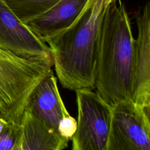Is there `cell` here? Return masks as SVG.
<instances>
[{
    "instance_id": "5b68a950",
    "label": "cell",
    "mask_w": 150,
    "mask_h": 150,
    "mask_svg": "<svg viewBox=\"0 0 150 150\" xmlns=\"http://www.w3.org/2000/svg\"><path fill=\"white\" fill-rule=\"evenodd\" d=\"M149 115L132 100L112 107L105 150H150Z\"/></svg>"
},
{
    "instance_id": "5bb4252c",
    "label": "cell",
    "mask_w": 150,
    "mask_h": 150,
    "mask_svg": "<svg viewBox=\"0 0 150 150\" xmlns=\"http://www.w3.org/2000/svg\"><path fill=\"white\" fill-rule=\"evenodd\" d=\"M115 1H117V0H103L104 1V5L107 6L110 4H111V2Z\"/></svg>"
},
{
    "instance_id": "8992f818",
    "label": "cell",
    "mask_w": 150,
    "mask_h": 150,
    "mask_svg": "<svg viewBox=\"0 0 150 150\" xmlns=\"http://www.w3.org/2000/svg\"><path fill=\"white\" fill-rule=\"evenodd\" d=\"M0 48L21 57L53 62L47 45L22 23L2 0H0Z\"/></svg>"
},
{
    "instance_id": "7a4b0ae2",
    "label": "cell",
    "mask_w": 150,
    "mask_h": 150,
    "mask_svg": "<svg viewBox=\"0 0 150 150\" xmlns=\"http://www.w3.org/2000/svg\"><path fill=\"white\" fill-rule=\"evenodd\" d=\"M107 7L103 0H91L73 25L46 42L57 76L64 88L76 91L95 87L96 37Z\"/></svg>"
},
{
    "instance_id": "3957f363",
    "label": "cell",
    "mask_w": 150,
    "mask_h": 150,
    "mask_svg": "<svg viewBox=\"0 0 150 150\" xmlns=\"http://www.w3.org/2000/svg\"><path fill=\"white\" fill-rule=\"evenodd\" d=\"M53 62L26 58L0 48V117L21 123L28 97Z\"/></svg>"
},
{
    "instance_id": "7c38bea8",
    "label": "cell",
    "mask_w": 150,
    "mask_h": 150,
    "mask_svg": "<svg viewBox=\"0 0 150 150\" xmlns=\"http://www.w3.org/2000/svg\"><path fill=\"white\" fill-rule=\"evenodd\" d=\"M77 128V121L70 115L63 117L59 122L58 132L59 135L70 141Z\"/></svg>"
},
{
    "instance_id": "8fae6325",
    "label": "cell",
    "mask_w": 150,
    "mask_h": 150,
    "mask_svg": "<svg viewBox=\"0 0 150 150\" xmlns=\"http://www.w3.org/2000/svg\"><path fill=\"white\" fill-rule=\"evenodd\" d=\"M22 133L21 123L8 121L0 132V150H11L19 141Z\"/></svg>"
},
{
    "instance_id": "30bf717a",
    "label": "cell",
    "mask_w": 150,
    "mask_h": 150,
    "mask_svg": "<svg viewBox=\"0 0 150 150\" xmlns=\"http://www.w3.org/2000/svg\"><path fill=\"white\" fill-rule=\"evenodd\" d=\"M23 23L44 13L60 0H2Z\"/></svg>"
},
{
    "instance_id": "6da1fadb",
    "label": "cell",
    "mask_w": 150,
    "mask_h": 150,
    "mask_svg": "<svg viewBox=\"0 0 150 150\" xmlns=\"http://www.w3.org/2000/svg\"><path fill=\"white\" fill-rule=\"evenodd\" d=\"M97 94L113 107L133 101L135 39L130 19L121 0L104 9L96 37Z\"/></svg>"
},
{
    "instance_id": "9c48e42d",
    "label": "cell",
    "mask_w": 150,
    "mask_h": 150,
    "mask_svg": "<svg viewBox=\"0 0 150 150\" xmlns=\"http://www.w3.org/2000/svg\"><path fill=\"white\" fill-rule=\"evenodd\" d=\"M91 0H60L49 9L25 25L46 43L60 35L79 19Z\"/></svg>"
},
{
    "instance_id": "ba28073f",
    "label": "cell",
    "mask_w": 150,
    "mask_h": 150,
    "mask_svg": "<svg viewBox=\"0 0 150 150\" xmlns=\"http://www.w3.org/2000/svg\"><path fill=\"white\" fill-rule=\"evenodd\" d=\"M25 111L33 114L50 131L59 135V122L69 114L60 95L52 70L33 89L27 99Z\"/></svg>"
},
{
    "instance_id": "4fadbf2b",
    "label": "cell",
    "mask_w": 150,
    "mask_h": 150,
    "mask_svg": "<svg viewBox=\"0 0 150 150\" xmlns=\"http://www.w3.org/2000/svg\"><path fill=\"white\" fill-rule=\"evenodd\" d=\"M7 122H8V121L0 117V132H1V131L2 130L4 127L6 125V124H7Z\"/></svg>"
},
{
    "instance_id": "52a82bcc",
    "label": "cell",
    "mask_w": 150,
    "mask_h": 150,
    "mask_svg": "<svg viewBox=\"0 0 150 150\" xmlns=\"http://www.w3.org/2000/svg\"><path fill=\"white\" fill-rule=\"evenodd\" d=\"M138 35L135 39L133 101L150 111V3L135 14Z\"/></svg>"
},
{
    "instance_id": "277c9868",
    "label": "cell",
    "mask_w": 150,
    "mask_h": 150,
    "mask_svg": "<svg viewBox=\"0 0 150 150\" xmlns=\"http://www.w3.org/2000/svg\"><path fill=\"white\" fill-rule=\"evenodd\" d=\"M75 91L78 116L76 130L71 139L72 150H105L112 107L90 89Z\"/></svg>"
}]
</instances>
